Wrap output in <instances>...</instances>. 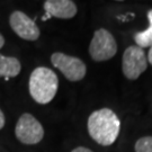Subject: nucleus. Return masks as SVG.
Returning a JSON list of instances; mask_svg holds the SVG:
<instances>
[{"label":"nucleus","instance_id":"nucleus-1","mask_svg":"<svg viewBox=\"0 0 152 152\" xmlns=\"http://www.w3.org/2000/svg\"><path fill=\"white\" fill-rule=\"evenodd\" d=\"M87 127L94 141L103 147H108L118 137L121 122L112 109L102 108L95 110L88 117Z\"/></svg>","mask_w":152,"mask_h":152},{"label":"nucleus","instance_id":"nucleus-2","mask_svg":"<svg viewBox=\"0 0 152 152\" xmlns=\"http://www.w3.org/2000/svg\"><path fill=\"white\" fill-rule=\"evenodd\" d=\"M29 94L37 104H49L53 100L59 88V79L53 70L45 66L34 69L29 77Z\"/></svg>","mask_w":152,"mask_h":152},{"label":"nucleus","instance_id":"nucleus-3","mask_svg":"<svg viewBox=\"0 0 152 152\" xmlns=\"http://www.w3.org/2000/svg\"><path fill=\"white\" fill-rule=\"evenodd\" d=\"M117 52V43L113 34L107 29L99 28L95 31L89 45V54L96 62L110 60Z\"/></svg>","mask_w":152,"mask_h":152},{"label":"nucleus","instance_id":"nucleus-4","mask_svg":"<svg viewBox=\"0 0 152 152\" xmlns=\"http://www.w3.org/2000/svg\"><path fill=\"white\" fill-rule=\"evenodd\" d=\"M15 135L17 140L22 142L23 144L33 145L43 140L44 129L42 124L32 114L24 113L17 121Z\"/></svg>","mask_w":152,"mask_h":152},{"label":"nucleus","instance_id":"nucleus-5","mask_svg":"<svg viewBox=\"0 0 152 152\" xmlns=\"http://www.w3.org/2000/svg\"><path fill=\"white\" fill-rule=\"evenodd\" d=\"M51 62L69 81H80L86 76L87 66L79 58L55 52L51 55Z\"/></svg>","mask_w":152,"mask_h":152},{"label":"nucleus","instance_id":"nucleus-6","mask_svg":"<svg viewBox=\"0 0 152 152\" xmlns=\"http://www.w3.org/2000/svg\"><path fill=\"white\" fill-rule=\"evenodd\" d=\"M148 68V60L144 50L137 45L129 46L123 53L122 71L129 80H136Z\"/></svg>","mask_w":152,"mask_h":152},{"label":"nucleus","instance_id":"nucleus-7","mask_svg":"<svg viewBox=\"0 0 152 152\" xmlns=\"http://www.w3.org/2000/svg\"><path fill=\"white\" fill-rule=\"evenodd\" d=\"M9 25L19 37L26 41H36L41 35L36 23L23 11L16 10L11 12L9 17Z\"/></svg>","mask_w":152,"mask_h":152},{"label":"nucleus","instance_id":"nucleus-8","mask_svg":"<svg viewBox=\"0 0 152 152\" xmlns=\"http://www.w3.org/2000/svg\"><path fill=\"white\" fill-rule=\"evenodd\" d=\"M44 10L46 15L42 18L46 20L51 17L60 19H71L77 15V6L71 0H46L44 2Z\"/></svg>","mask_w":152,"mask_h":152},{"label":"nucleus","instance_id":"nucleus-9","mask_svg":"<svg viewBox=\"0 0 152 152\" xmlns=\"http://www.w3.org/2000/svg\"><path fill=\"white\" fill-rule=\"evenodd\" d=\"M22 70V64L18 59L0 54V78L17 77Z\"/></svg>","mask_w":152,"mask_h":152},{"label":"nucleus","instance_id":"nucleus-10","mask_svg":"<svg viewBox=\"0 0 152 152\" xmlns=\"http://www.w3.org/2000/svg\"><path fill=\"white\" fill-rule=\"evenodd\" d=\"M148 19H149V27L143 31L139 32L134 35V41L137 44L139 48H150L152 45V9L148 11Z\"/></svg>","mask_w":152,"mask_h":152},{"label":"nucleus","instance_id":"nucleus-11","mask_svg":"<svg viewBox=\"0 0 152 152\" xmlns=\"http://www.w3.org/2000/svg\"><path fill=\"white\" fill-rule=\"evenodd\" d=\"M135 152H152V136H143L135 143Z\"/></svg>","mask_w":152,"mask_h":152},{"label":"nucleus","instance_id":"nucleus-12","mask_svg":"<svg viewBox=\"0 0 152 152\" xmlns=\"http://www.w3.org/2000/svg\"><path fill=\"white\" fill-rule=\"evenodd\" d=\"M71 152H92L90 149H88V148H85V147H78L76 149H73Z\"/></svg>","mask_w":152,"mask_h":152},{"label":"nucleus","instance_id":"nucleus-13","mask_svg":"<svg viewBox=\"0 0 152 152\" xmlns=\"http://www.w3.org/2000/svg\"><path fill=\"white\" fill-rule=\"evenodd\" d=\"M5 115L2 113V110L0 109V130L1 129H4V126H5Z\"/></svg>","mask_w":152,"mask_h":152},{"label":"nucleus","instance_id":"nucleus-14","mask_svg":"<svg viewBox=\"0 0 152 152\" xmlns=\"http://www.w3.org/2000/svg\"><path fill=\"white\" fill-rule=\"evenodd\" d=\"M148 62L152 65V45L150 46V50H149V53H148Z\"/></svg>","mask_w":152,"mask_h":152},{"label":"nucleus","instance_id":"nucleus-15","mask_svg":"<svg viewBox=\"0 0 152 152\" xmlns=\"http://www.w3.org/2000/svg\"><path fill=\"white\" fill-rule=\"evenodd\" d=\"M4 45H5V38H4V36L0 34V49H2Z\"/></svg>","mask_w":152,"mask_h":152}]
</instances>
